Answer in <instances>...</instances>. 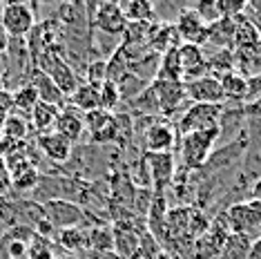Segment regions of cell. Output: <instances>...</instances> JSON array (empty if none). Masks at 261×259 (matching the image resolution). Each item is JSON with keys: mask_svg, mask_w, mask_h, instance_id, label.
<instances>
[{"mask_svg": "<svg viewBox=\"0 0 261 259\" xmlns=\"http://www.w3.org/2000/svg\"><path fill=\"white\" fill-rule=\"evenodd\" d=\"M176 143H179V132L176 125L168 119H154L147 123L143 130V152L145 154H163V152H174Z\"/></svg>", "mask_w": 261, "mask_h": 259, "instance_id": "5b68a950", "label": "cell"}, {"mask_svg": "<svg viewBox=\"0 0 261 259\" xmlns=\"http://www.w3.org/2000/svg\"><path fill=\"white\" fill-rule=\"evenodd\" d=\"M217 145H219V127L179 137V143H176L179 159H176V161L181 163L183 174L199 172V170L205 166L207 157L212 154V150H215Z\"/></svg>", "mask_w": 261, "mask_h": 259, "instance_id": "6da1fadb", "label": "cell"}, {"mask_svg": "<svg viewBox=\"0 0 261 259\" xmlns=\"http://www.w3.org/2000/svg\"><path fill=\"white\" fill-rule=\"evenodd\" d=\"M98 96H100V110L112 112V114H114L116 108L123 101V98H121V90H118V85L112 83V81H105V83L98 87Z\"/></svg>", "mask_w": 261, "mask_h": 259, "instance_id": "d6a6232c", "label": "cell"}, {"mask_svg": "<svg viewBox=\"0 0 261 259\" xmlns=\"http://www.w3.org/2000/svg\"><path fill=\"white\" fill-rule=\"evenodd\" d=\"M190 7L201 16V20H203L205 25H212V22H217L219 18H221L219 11H217V0H201V3L190 5Z\"/></svg>", "mask_w": 261, "mask_h": 259, "instance_id": "d590c367", "label": "cell"}, {"mask_svg": "<svg viewBox=\"0 0 261 259\" xmlns=\"http://www.w3.org/2000/svg\"><path fill=\"white\" fill-rule=\"evenodd\" d=\"M69 105L74 110H79L81 114H87V112H94V110H100V96H98V87L94 85H87V83H81L76 90L67 96Z\"/></svg>", "mask_w": 261, "mask_h": 259, "instance_id": "603a6c76", "label": "cell"}, {"mask_svg": "<svg viewBox=\"0 0 261 259\" xmlns=\"http://www.w3.org/2000/svg\"><path fill=\"white\" fill-rule=\"evenodd\" d=\"M85 130L90 132L92 143H116L118 141V123L116 114L105 110H94L83 114Z\"/></svg>", "mask_w": 261, "mask_h": 259, "instance_id": "4fadbf2b", "label": "cell"}, {"mask_svg": "<svg viewBox=\"0 0 261 259\" xmlns=\"http://www.w3.org/2000/svg\"><path fill=\"white\" fill-rule=\"evenodd\" d=\"M27 255H29V259H51L49 241H47L45 237L34 235L32 241H29V246H27Z\"/></svg>", "mask_w": 261, "mask_h": 259, "instance_id": "8d00e7d4", "label": "cell"}, {"mask_svg": "<svg viewBox=\"0 0 261 259\" xmlns=\"http://www.w3.org/2000/svg\"><path fill=\"white\" fill-rule=\"evenodd\" d=\"M186 85V94L190 103H207V105H223L225 96L221 90V83L215 76H203L199 81H192V83H183Z\"/></svg>", "mask_w": 261, "mask_h": 259, "instance_id": "9a60e30c", "label": "cell"}, {"mask_svg": "<svg viewBox=\"0 0 261 259\" xmlns=\"http://www.w3.org/2000/svg\"><path fill=\"white\" fill-rule=\"evenodd\" d=\"M108 81V63L103 58H96L87 65V74H85V83L87 85H94V87H100Z\"/></svg>", "mask_w": 261, "mask_h": 259, "instance_id": "836d02e7", "label": "cell"}, {"mask_svg": "<svg viewBox=\"0 0 261 259\" xmlns=\"http://www.w3.org/2000/svg\"><path fill=\"white\" fill-rule=\"evenodd\" d=\"M7 190H9V174L5 172V174H0V197H3Z\"/></svg>", "mask_w": 261, "mask_h": 259, "instance_id": "b9f144b4", "label": "cell"}, {"mask_svg": "<svg viewBox=\"0 0 261 259\" xmlns=\"http://www.w3.org/2000/svg\"><path fill=\"white\" fill-rule=\"evenodd\" d=\"M219 83H221L225 103H234V105L246 103V96H248V79L246 76L232 72V74H225L223 79H219Z\"/></svg>", "mask_w": 261, "mask_h": 259, "instance_id": "cb8c5ba5", "label": "cell"}, {"mask_svg": "<svg viewBox=\"0 0 261 259\" xmlns=\"http://www.w3.org/2000/svg\"><path fill=\"white\" fill-rule=\"evenodd\" d=\"M223 105H207V103H190L183 114L176 119V132L179 137L192 132H203V130H215L221 121Z\"/></svg>", "mask_w": 261, "mask_h": 259, "instance_id": "277c9868", "label": "cell"}, {"mask_svg": "<svg viewBox=\"0 0 261 259\" xmlns=\"http://www.w3.org/2000/svg\"><path fill=\"white\" fill-rule=\"evenodd\" d=\"M248 9L246 0H217V11L221 18H237Z\"/></svg>", "mask_w": 261, "mask_h": 259, "instance_id": "e575fe53", "label": "cell"}, {"mask_svg": "<svg viewBox=\"0 0 261 259\" xmlns=\"http://www.w3.org/2000/svg\"><path fill=\"white\" fill-rule=\"evenodd\" d=\"M25 83H29L34 87V90L38 92V98L43 103H51V105H58V108H63V103H65V94L58 90V87L54 85V81L47 76L43 69H38V67H32L29 69V74H27V81Z\"/></svg>", "mask_w": 261, "mask_h": 259, "instance_id": "d6986e66", "label": "cell"}, {"mask_svg": "<svg viewBox=\"0 0 261 259\" xmlns=\"http://www.w3.org/2000/svg\"><path fill=\"white\" fill-rule=\"evenodd\" d=\"M40 101L38 98V92L34 90L29 83H22V85H18L14 92H11V105L16 108V112L18 114H22V116H29V112H32L34 108H36V103Z\"/></svg>", "mask_w": 261, "mask_h": 259, "instance_id": "f1b7e54d", "label": "cell"}, {"mask_svg": "<svg viewBox=\"0 0 261 259\" xmlns=\"http://www.w3.org/2000/svg\"><path fill=\"white\" fill-rule=\"evenodd\" d=\"M250 130L246 127V132H241L237 139L228 141V143H221L212 150V154L207 157L205 166L199 170L203 176H212V174H221V172H230L234 170L239 163L243 161L248 148H250Z\"/></svg>", "mask_w": 261, "mask_h": 259, "instance_id": "7a4b0ae2", "label": "cell"}, {"mask_svg": "<svg viewBox=\"0 0 261 259\" xmlns=\"http://www.w3.org/2000/svg\"><path fill=\"white\" fill-rule=\"evenodd\" d=\"M36 67L43 69V72L54 81V85L65 94V98L72 94L76 87H79V76L72 69V65L65 61V56L61 54V47H51V49L43 51L38 58H36Z\"/></svg>", "mask_w": 261, "mask_h": 259, "instance_id": "3957f363", "label": "cell"}, {"mask_svg": "<svg viewBox=\"0 0 261 259\" xmlns=\"http://www.w3.org/2000/svg\"><path fill=\"white\" fill-rule=\"evenodd\" d=\"M139 232L129 221H121L112 228V235H114V255L118 259H139Z\"/></svg>", "mask_w": 261, "mask_h": 259, "instance_id": "2e32d148", "label": "cell"}, {"mask_svg": "<svg viewBox=\"0 0 261 259\" xmlns=\"http://www.w3.org/2000/svg\"><path fill=\"white\" fill-rule=\"evenodd\" d=\"M58 259H76L74 255H63V257H58Z\"/></svg>", "mask_w": 261, "mask_h": 259, "instance_id": "7bdbcfd3", "label": "cell"}, {"mask_svg": "<svg viewBox=\"0 0 261 259\" xmlns=\"http://www.w3.org/2000/svg\"><path fill=\"white\" fill-rule=\"evenodd\" d=\"M58 244L69 252H83L87 250V230L83 228H67L58 230Z\"/></svg>", "mask_w": 261, "mask_h": 259, "instance_id": "1f68e13d", "label": "cell"}, {"mask_svg": "<svg viewBox=\"0 0 261 259\" xmlns=\"http://www.w3.org/2000/svg\"><path fill=\"white\" fill-rule=\"evenodd\" d=\"M250 199H257V201H261V176L257 181H252L250 186Z\"/></svg>", "mask_w": 261, "mask_h": 259, "instance_id": "ab89813d", "label": "cell"}, {"mask_svg": "<svg viewBox=\"0 0 261 259\" xmlns=\"http://www.w3.org/2000/svg\"><path fill=\"white\" fill-rule=\"evenodd\" d=\"M94 14H92V25L98 29L105 36H114L121 38L123 32L127 27V18L123 14L121 3H98L94 5Z\"/></svg>", "mask_w": 261, "mask_h": 259, "instance_id": "8fae6325", "label": "cell"}, {"mask_svg": "<svg viewBox=\"0 0 261 259\" xmlns=\"http://www.w3.org/2000/svg\"><path fill=\"white\" fill-rule=\"evenodd\" d=\"M54 132L61 134L63 139H67L69 143H79L83 132H85V119L79 110H74L72 105L67 108H61L58 112V119H56V125H54Z\"/></svg>", "mask_w": 261, "mask_h": 259, "instance_id": "ac0fdd59", "label": "cell"}, {"mask_svg": "<svg viewBox=\"0 0 261 259\" xmlns=\"http://www.w3.org/2000/svg\"><path fill=\"white\" fill-rule=\"evenodd\" d=\"M154 94H156L159 101V112H161L163 119H179L183 114V103L188 101L186 85L181 81H154L152 83Z\"/></svg>", "mask_w": 261, "mask_h": 259, "instance_id": "ba28073f", "label": "cell"}, {"mask_svg": "<svg viewBox=\"0 0 261 259\" xmlns=\"http://www.w3.org/2000/svg\"><path fill=\"white\" fill-rule=\"evenodd\" d=\"M87 248L92 252H114V235L112 228L98 226L87 230Z\"/></svg>", "mask_w": 261, "mask_h": 259, "instance_id": "4dcf8cb0", "label": "cell"}, {"mask_svg": "<svg viewBox=\"0 0 261 259\" xmlns=\"http://www.w3.org/2000/svg\"><path fill=\"white\" fill-rule=\"evenodd\" d=\"M174 27H176V34H179L181 43L199 45V47L207 45L210 25H205V22L201 20V16L192 7H183L179 11V16L174 18Z\"/></svg>", "mask_w": 261, "mask_h": 259, "instance_id": "7c38bea8", "label": "cell"}, {"mask_svg": "<svg viewBox=\"0 0 261 259\" xmlns=\"http://www.w3.org/2000/svg\"><path fill=\"white\" fill-rule=\"evenodd\" d=\"M145 161H147V168H150L152 192L154 194H165L168 192V188L174 184V176H176V154L174 152L145 154Z\"/></svg>", "mask_w": 261, "mask_h": 259, "instance_id": "30bf717a", "label": "cell"}, {"mask_svg": "<svg viewBox=\"0 0 261 259\" xmlns=\"http://www.w3.org/2000/svg\"><path fill=\"white\" fill-rule=\"evenodd\" d=\"M121 7L127 22H156L154 5L147 0H129V3H121Z\"/></svg>", "mask_w": 261, "mask_h": 259, "instance_id": "4316f807", "label": "cell"}, {"mask_svg": "<svg viewBox=\"0 0 261 259\" xmlns=\"http://www.w3.org/2000/svg\"><path fill=\"white\" fill-rule=\"evenodd\" d=\"M261 47V34L257 25L250 20V16L243 11L234 18V45L232 49H252Z\"/></svg>", "mask_w": 261, "mask_h": 259, "instance_id": "44dd1931", "label": "cell"}, {"mask_svg": "<svg viewBox=\"0 0 261 259\" xmlns=\"http://www.w3.org/2000/svg\"><path fill=\"white\" fill-rule=\"evenodd\" d=\"M11 110H14V105H11V92L0 87V132H3V125L7 121V116L11 114Z\"/></svg>", "mask_w": 261, "mask_h": 259, "instance_id": "74e56055", "label": "cell"}, {"mask_svg": "<svg viewBox=\"0 0 261 259\" xmlns=\"http://www.w3.org/2000/svg\"><path fill=\"white\" fill-rule=\"evenodd\" d=\"M3 9H5V5H3V3H0V18H3Z\"/></svg>", "mask_w": 261, "mask_h": 259, "instance_id": "ee69618b", "label": "cell"}, {"mask_svg": "<svg viewBox=\"0 0 261 259\" xmlns=\"http://www.w3.org/2000/svg\"><path fill=\"white\" fill-rule=\"evenodd\" d=\"M43 215L51 228L67 230V228H81L85 213L72 199H47L43 203Z\"/></svg>", "mask_w": 261, "mask_h": 259, "instance_id": "52a82bcc", "label": "cell"}, {"mask_svg": "<svg viewBox=\"0 0 261 259\" xmlns=\"http://www.w3.org/2000/svg\"><path fill=\"white\" fill-rule=\"evenodd\" d=\"M181 79H183V67L179 61V47H176V49H170L161 56V61H159V72H156V79L154 81H181Z\"/></svg>", "mask_w": 261, "mask_h": 259, "instance_id": "484cf974", "label": "cell"}, {"mask_svg": "<svg viewBox=\"0 0 261 259\" xmlns=\"http://www.w3.org/2000/svg\"><path fill=\"white\" fill-rule=\"evenodd\" d=\"M58 112H61L58 105L38 101L36 108L29 112V127H34V132H36L38 137H40V134H47V132H54Z\"/></svg>", "mask_w": 261, "mask_h": 259, "instance_id": "7402d4cb", "label": "cell"}, {"mask_svg": "<svg viewBox=\"0 0 261 259\" xmlns=\"http://www.w3.org/2000/svg\"><path fill=\"white\" fill-rule=\"evenodd\" d=\"M248 259H261V235L252 239V246H250V252H248Z\"/></svg>", "mask_w": 261, "mask_h": 259, "instance_id": "f35d334b", "label": "cell"}, {"mask_svg": "<svg viewBox=\"0 0 261 259\" xmlns=\"http://www.w3.org/2000/svg\"><path fill=\"white\" fill-rule=\"evenodd\" d=\"M252 239L250 235H239V232H232L223 244V257L225 259H248V252H250V246H252Z\"/></svg>", "mask_w": 261, "mask_h": 259, "instance_id": "f546056e", "label": "cell"}, {"mask_svg": "<svg viewBox=\"0 0 261 259\" xmlns=\"http://www.w3.org/2000/svg\"><path fill=\"white\" fill-rule=\"evenodd\" d=\"M7 47H9V36H7V32L0 27V54H5V49H7Z\"/></svg>", "mask_w": 261, "mask_h": 259, "instance_id": "60d3db41", "label": "cell"}, {"mask_svg": "<svg viewBox=\"0 0 261 259\" xmlns=\"http://www.w3.org/2000/svg\"><path fill=\"white\" fill-rule=\"evenodd\" d=\"M27 132H29V121L22 114L11 112V114L7 116V121H5L0 137H3L5 141H9V143H22L25 137H27Z\"/></svg>", "mask_w": 261, "mask_h": 259, "instance_id": "83f0119b", "label": "cell"}, {"mask_svg": "<svg viewBox=\"0 0 261 259\" xmlns=\"http://www.w3.org/2000/svg\"><path fill=\"white\" fill-rule=\"evenodd\" d=\"M179 61L183 67V83H192L207 76V61H205V49L199 45L181 43L179 45Z\"/></svg>", "mask_w": 261, "mask_h": 259, "instance_id": "5bb4252c", "label": "cell"}, {"mask_svg": "<svg viewBox=\"0 0 261 259\" xmlns=\"http://www.w3.org/2000/svg\"><path fill=\"white\" fill-rule=\"evenodd\" d=\"M225 219L232 232L239 235H250L261 230V201L257 199H243V201H234L225 210Z\"/></svg>", "mask_w": 261, "mask_h": 259, "instance_id": "8992f818", "label": "cell"}, {"mask_svg": "<svg viewBox=\"0 0 261 259\" xmlns=\"http://www.w3.org/2000/svg\"><path fill=\"white\" fill-rule=\"evenodd\" d=\"M36 143H38V150L54 163H65V161H69V157H72V143L56 132L40 134Z\"/></svg>", "mask_w": 261, "mask_h": 259, "instance_id": "ffe728a7", "label": "cell"}, {"mask_svg": "<svg viewBox=\"0 0 261 259\" xmlns=\"http://www.w3.org/2000/svg\"><path fill=\"white\" fill-rule=\"evenodd\" d=\"M205 61H207V72L215 79H223L225 74L237 72L234 49H215L212 54H205Z\"/></svg>", "mask_w": 261, "mask_h": 259, "instance_id": "d4e9b609", "label": "cell"}, {"mask_svg": "<svg viewBox=\"0 0 261 259\" xmlns=\"http://www.w3.org/2000/svg\"><path fill=\"white\" fill-rule=\"evenodd\" d=\"M36 25V14L34 7L27 3H7L3 9L0 27L7 32L9 38H25Z\"/></svg>", "mask_w": 261, "mask_h": 259, "instance_id": "9c48e42d", "label": "cell"}, {"mask_svg": "<svg viewBox=\"0 0 261 259\" xmlns=\"http://www.w3.org/2000/svg\"><path fill=\"white\" fill-rule=\"evenodd\" d=\"M181 45V38L176 34L174 22H154L150 29V36H147V49L154 51V54L163 56L165 51L176 49Z\"/></svg>", "mask_w": 261, "mask_h": 259, "instance_id": "e0dca14e", "label": "cell"}]
</instances>
